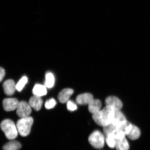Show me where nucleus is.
I'll use <instances>...</instances> for the list:
<instances>
[{
	"instance_id": "7",
	"label": "nucleus",
	"mask_w": 150,
	"mask_h": 150,
	"mask_svg": "<svg viewBox=\"0 0 150 150\" xmlns=\"http://www.w3.org/2000/svg\"><path fill=\"white\" fill-rule=\"evenodd\" d=\"M19 103L18 99L16 98L5 99L3 102V108L6 111H13L17 109Z\"/></svg>"
},
{
	"instance_id": "1",
	"label": "nucleus",
	"mask_w": 150,
	"mask_h": 150,
	"mask_svg": "<svg viewBox=\"0 0 150 150\" xmlns=\"http://www.w3.org/2000/svg\"><path fill=\"white\" fill-rule=\"evenodd\" d=\"M115 110L111 106H106L102 110L93 114V119L97 124L104 127L112 122Z\"/></svg>"
},
{
	"instance_id": "16",
	"label": "nucleus",
	"mask_w": 150,
	"mask_h": 150,
	"mask_svg": "<svg viewBox=\"0 0 150 150\" xmlns=\"http://www.w3.org/2000/svg\"><path fill=\"white\" fill-rule=\"evenodd\" d=\"M33 94L38 97L46 95L47 93V87L45 86L40 84H36L33 87Z\"/></svg>"
},
{
	"instance_id": "23",
	"label": "nucleus",
	"mask_w": 150,
	"mask_h": 150,
	"mask_svg": "<svg viewBox=\"0 0 150 150\" xmlns=\"http://www.w3.org/2000/svg\"><path fill=\"white\" fill-rule=\"evenodd\" d=\"M56 103H57L55 99L51 98L46 101L45 104V106L47 109H50L55 107Z\"/></svg>"
},
{
	"instance_id": "14",
	"label": "nucleus",
	"mask_w": 150,
	"mask_h": 150,
	"mask_svg": "<svg viewBox=\"0 0 150 150\" xmlns=\"http://www.w3.org/2000/svg\"><path fill=\"white\" fill-rule=\"evenodd\" d=\"M115 147L117 150H129V145L125 137L115 139Z\"/></svg>"
},
{
	"instance_id": "13",
	"label": "nucleus",
	"mask_w": 150,
	"mask_h": 150,
	"mask_svg": "<svg viewBox=\"0 0 150 150\" xmlns=\"http://www.w3.org/2000/svg\"><path fill=\"white\" fill-rule=\"evenodd\" d=\"M132 125L128 121L124 122L117 125L118 132L125 136H127L132 128Z\"/></svg>"
},
{
	"instance_id": "19",
	"label": "nucleus",
	"mask_w": 150,
	"mask_h": 150,
	"mask_svg": "<svg viewBox=\"0 0 150 150\" xmlns=\"http://www.w3.org/2000/svg\"><path fill=\"white\" fill-rule=\"evenodd\" d=\"M21 147V144L16 141L8 142L3 146L4 150H18Z\"/></svg>"
},
{
	"instance_id": "15",
	"label": "nucleus",
	"mask_w": 150,
	"mask_h": 150,
	"mask_svg": "<svg viewBox=\"0 0 150 150\" xmlns=\"http://www.w3.org/2000/svg\"><path fill=\"white\" fill-rule=\"evenodd\" d=\"M102 103L100 101L97 99H93L88 104L89 111L93 114L97 113L100 110Z\"/></svg>"
},
{
	"instance_id": "5",
	"label": "nucleus",
	"mask_w": 150,
	"mask_h": 150,
	"mask_svg": "<svg viewBox=\"0 0 150 150\" xmlns=\"http://www.w3.org/2000/svg\"><path fill=\"white\" fill-rule=\"evenodd\" d=\"M103 130L106 137L112 136L115 139L125 136L118 132L117 125L112 123L103 127Z\"/></svg>"
},
{
	"instance_id": "12",
	"label": "nucleus",
	"mask_w": 150,
	"mask_h": 150,
	"mask_svg": "<svg viewBox=\"0 0 150 150\" xmlns=\"http://www.w3.org/2000/svg\"><path fill=\"white\" fill-rule=\"evenodd\" d=\"M29 104L31 108L36 111H38L42 108L43 101L41 97L34 95L30 99Z\"/></svg>"
},
{
	"instance_id": "8",
	"label": "nucleus",
	"mask_w": 150,
	"mask_h": 150,
	"mask_svg": "<svg viewBox=\"0 0 150 150\" xmlns=\"http://www.w3.org/2000/svg\"><path fill=\"white\" fill-rule=\"evenodd\" d=\"M105 104L106 106H110L116 110H120L123 107L122 103L117 97L110 96L106 99Z\"/></svg>"
},
{
	"instance_id": "25",
	"label": "nucleus",
	"mask_w": 150,
	"mask_h": 150,
	"mask_svg": "<svg viewBox=\"0 0 150 150\" xmlns=\"http://www.w3.org/2000/svg\"><path fill=\"white\" fill-rule=\"evenodd\" d=\"M5 71L4 69L2 67L1 68V71H0V81L1 82L5 76Z\"/></svg>"
},
{
	"instance_id": "11",
	"label": "nucleus",
	"mask_w": 150,
	"mask_h": 150,
	"mask_svg": "<svg viewBox=\"0 0 150 150\" xmlns=\"http://www.w3.org/2000/svg\"><path fill=\"white\" fill-rule=\"evenodd\" d=\"M93 99V96L91 93H84L78 95L76 101L78 104L81 105L89 104Z\"/></svg>"
},
{
	"instance_id": "22",
	"label": "nucleus",
	"mask_w": 150,
	"mask_h": 150,
	"mask_svg": "<svg viewBox=\"0 0 150 150\" xmlns=\"http://www.w3.org/2000/svg\"><path fill=\"white\" fill-rule=\"evenodd\" d=\"M106 142L107 144L110 148L113 149L115 147V139L112 136L107 137Z\"/></svg>"
},
{
	"instance_id": "6",
	"label": "nucleus",
	"mask_w": 150,
	"mask_h": 150,
	"mask_svg": "<svg viewBox=\"0 0 150 150\" xmlns=\"http://www.w3.org/2000/svg\"><path fill=\"white\" fill-rule=\"evenodd\" d=\"M31 112V108L29 103L24 101L19 103L16 109V114L21 118L29 117Z\"/></svg>"
},
{
	"instance_id": "4",
	"label": "nucleus",
	"mask_w": 150,
	"mask_h": 150,
	"mask_svg": "<svg viewBox=\"0 0 150 150\" xmlns=\"http://www.w3.org/2000/svg\"><path fill=\"white\" fill-rule=\"evenodd\" d=\"M88 140L89 143L95 149H100L104 147V137L100 131H96L92 133L89 137Z\"/></svg>"
},
{
	"instance_id": "20",
	"label": "nucleus",
	"mask_w": 150,
	"mask_h": 150,
	"mask_svg": "<svg viewBox=\"0 0 150 150\" xmlns=\"http://www.w3.org/2000/svg\"><path fill=\"white\" fill-rule=\"evenodd\" d=\"M55 83V78L51 72H48L46 75V81L45 86L47 88H50L53 87Z\"/></svg>"
},
{
	"instance_id": "18",
	"label": "nucleus",
	"mask_w": 150,
	"mask_h": 150,
	"mask_svg": "<svg viewBox=\"0 0 150 150\" xmlns=\"http://www.w3.org/2000/svg\"><path fill=\"white\" fill-rule=\"evenodd\" d=\"M140 134V129L137 127L132 125V128L127 136L130 139L135 140L139 138Z\"/></svg>"
},
{
	"instance_id": "21",
	"label": "nucleus",
	"mask_w": 150,
	"mask_h": 150,
	"mask_svg": "<svg viewBox=\"0 0 150 150\" xmlns=\"http://www.w3.org/2000/svg\"><path fill=\"white\" fill-rule=\"evenodd\" d=\"M28 81V78L27 76H24L16 84V89L19 91H21L23 88L25 84Z\"/></svg>"
},
{
	"instance_id": "3",
	"label": "nucleus",
	"mask_w": 150,
	"mask_h": 150,
	"mask_svg": "<svg viewBox=\"0 0 150 150\" xmlns=\"http://www.w3.org/2000/svg\"><path fill=\"white\" fill-rule=\"evenodd\" d=\"M33 123V118L29 116L19 120L16 125L20 135L23 137L28 136L30 132Z\"/></svg>"
},
{
	"instance_id": "2",
	"label": "nucleus",
	"mask_w": 150,
	"mask_h": 150,
	"mask_svg": "<svg viewBox=\"0 0 150 150\" xmlns=\"http://www.w3.org/2000/svg\"><path fill=\"white\" fill-rule=\"evenodd\" d=\"M1 127L8 139L13 140L17 137L18 132L16 125L11 120L6 119L3 120L1 123Z\"/></svg>"
},
{
	"instance_id": "10",
	"label": "nucleus",
	"mask_w": 150,
	"mask_h": 150,
	"mask_svg": "<svg viewBox=\"0 0 150 150\" xmlns=\"http://www.w3.org/2000/svg\"><path fill=\"white\" fill-rule=\"evenodd\" d=\"M74 91L72 89H64L58 95V98L60 102L62 103H67L70 97L74 93Z\"/></svg>"
},
{
	"instance_id": "24",
	"label": "nucleus",
	"mask_w": 150,
	"mask_h": 150,
	"mask_svg": "<svg viewBox=\"0 0 150 150\" xmlns=\"http://www.w3.org/2000/svg\"><path fill=\"white\" fill-rule=\"evenodd\" d=\"M67 109L71 111H74L77 109V106L72 101L69 100L67 103Z\"/></svg>"
},
{
	"instance_id": "9",
	"label": "nucleus",
	"mask_w": 150,
	"mask_h": 150,
	"mask_svg": "<svg viewBox=\"0 0 150 150\" xmlns=\"http://www.w3.org/2000/svg\"><path fill=\"white\" fill-rule=\"evenodd\" d=\"M4 91L6 95L12 96L14 94L16 89V84L13 80L9 79L6 81L3 84Z\"/></svg>"
},
{
	"instance_id": "17",
	"label": "nucleus",
	"mask_w": 150,
	"mask_h": 150,
	"mask_svg": "<svg viewBox=\"0 0 150 150\" xmlns=\"http://www.w3.org/2000/svg\"><path fill=\"white\" fill-rule=\"evenodd\" d=\"M126 121L127 120L125 116L120 110H115L112 123L117 125Z\"/></svg>"
}]
</instances>
